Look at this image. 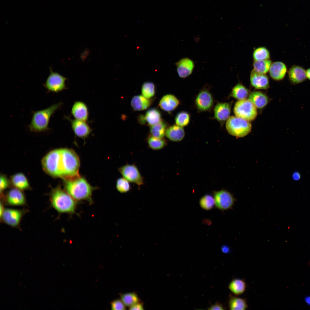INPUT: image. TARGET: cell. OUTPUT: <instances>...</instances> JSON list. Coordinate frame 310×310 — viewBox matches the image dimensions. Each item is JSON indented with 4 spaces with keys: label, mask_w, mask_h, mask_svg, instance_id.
Masks as SVG:
<instances>
[{
    "label": "cell",
    "mask_w": 310,
    "mask_h": 310,
    "mask_svg": "<svg viewBox=\"0 0 310 310\" xmlns=\"http://www.w3.org/2000/svg\"><path fill=\"white\" fill-rule=\"evenodd\" d=\"M64 186L66 191L77 202L87 201L93 202L92 193L94 188L84 178L79 175L65 178Z\"/></svg>",
    "instance_id": "1"
},
{
    "label": "cell",
    "mask_w": 310,
    "mask_h": 310,
    "mask_svg": "<svg viewBox=\"0 0 310 310\" xmlns=\"http://www.w3.org/2000/svg\"><path fill=\"white\" fill-rule=\"evenodd\" d=\"M51 206L59 214L75 213L77 202L66 191L59 187L52 191L50 197Z\"/></svg>",
    "instance_id": "2"
},
{
    "label": "cell",
    "mask_w": 310,
    "mask_h": 310,
    "mask_svg": "<svg viewBox=\"0 0 310 310\" xmlns=\"http://www.w3.org/2000/svg\"><path fill=\"white\" fill-rule=\"evenodd\" d=\"M62 104V102H59L45 109L33 112L32 118L28 126L30 131L40 132L49 130V123L51 116Z\"/></svg>",
    "instance_id": "3"
},
{
    "label": "cell",
    "mask_w": 310,
    "mask_h": 310,
    "mask_svg": "<svg viewBox=\"0 0 310 310\" xmlns=\"http://www.w3.org/2000/svg\"><path fill=\"white\" fill-rule=\"evenodd\" d=\"M61 165L63 177H72L79 176L80 166L79 158L73 150L61 149Z\"/></svg>",
    "instance_id": "4"
},
{
    "label": "cell",
    "mask_w": 310,
    "mask_h": 310,
    "mask_svg": "<svg viewBox=\"0 0 310 310\" xmlns=\"http://www.w3.org/2000/svg\"><path fill=\"white\" fill-rule=\"evenodd\" d=\"M226 128L231 135L243 137L250 132L251 125L249 121L236 116H231L226 120Z\"/></svg>",
    "instance_id": "5"
},
{
    "label": "cell",
    "mask_w": 310,
    "mask_h": 310,
    "mask_svg": "<svg viewBox=\"0 0 310 310\" xmlns=\"http://www.w3.org/2000/svg\"><path fill=\"white\" fill-rule=\"evenodd\" d=\"M256 108L249 100L245 99L235 103L234 112L236 116L249 121L253 120L256 117Z\"/></svg>",
    "instance_id": "6"
},
{
    "label": "cell",
    "mask_w": 310,
    "mask_h": 310,
    "mask_svg": "<svg viewBox=\"0 0 310 310\" xmlns=\"http://www.w3.org/2000/svg\"><path fill=\"white\" fill-rule=\"evenodd\" d=\"M60 149L55 150L49 152L42 160L44 169L53 176L61 177L60 166Z\"/></svg>",
    "instance_id": "7"
},
{
    "label": "cell",
    "mask_w": 310,
    "mask_h": 310,
    "mask_svg": "<svg viewBox=\"0 0 310 310\" xmlns=\"http://www.w3.org/2000/svg\"><path fill=\"white\" fill-rule=\"evenodd\" d=\"M28 210L23 209H18L5 208L0 217L1 222L13 228H20L21 221L23 216Z\"/></svg>",
    "instance_id": "8"
},
{
    "label": "cell",
    "mask_w": 310,
    "mask_h": 310,
    "mask_svg": "<svg viewBox=\"0 0 310 310\" xmlns=\"http://www.w3.org/2000/svg\"><path fill=\"white\" fill-rule=\"evenodd\" d=\"M213 195L215 206L222 211L232 209L236 201L232 194L225 190L215 191Z\"/></svg>",
    "instance_id": "9"
},
{
    "label": "cell",
    "mask_w": 310,
    "mask_h": 310,
    "mask_svg": "<svg viewBox=\"0 0 310 310\" xmlns=\"http://www.w3.org/2000/svg\"><path fill=\"white\" fill-rule=\"evenodd\" d=\"M50 74L44 86L49 92H58L67 88L65 84L66 78L58 73L53 72L50 68Z\"/></svg>",
    "instance_id": "10"
},
{
    "label": "cell",
    "mask_w": 310,
    "mask_h": 310,
    "mask_svg": "<svg viewBox=\"0 0 310 310\" xmlns=\"http://www.w3.org/2000/svg\"><path fill=\"white\" fill-rule=\"evenodd\" d=\"M1 195V201L4 205L11 206H25L27 205L25 196L21 191L18 189L10 190L5 196Z\"/></svg>",
    "instance_id": "11"
},
{
    "label": "cell",
    "mask_w": 310,
    "mask_h": 310,
    "mask_svg": "<svg viewBox=\"0 0 310 310\" xmlns=\"http://www.w3.org/2000/svg\"><path fill=\"white\" fill-rule=\"evenodd\" d=\"M118 170L123 177L130 183L138 186L144 184V180L139 170L133 164H127L119 168Z\"/></svg>",
    "instance_id": "12"
},
{
    "label": "cell",
    "mask_w": 310,
    "mask_h": 310,
    "mask_svg": "<svg viewBox=\"0 0 310 310\" xmlns=\"http://www.w3.org/2000/svg\"><path fill=\"white\" fill-rule=\"evenodd\" d=\"M213 97L207 90L203 89L198 94L195 99V104L198 110L203 112L210 110L214 104Z\"/></svg>",
    "instance_id": "13"
},
{
    "label": "cell",
    "mask_w": 310,
    "mask_h": 310,
    "mask_svg": "<svg viewBox=\"0 0 310 310\" xmlns=\"http://www.w3.org/2000/svg\"><path fill=\"white\" fill-rule=\"evenodd\" d=\"M65 117L70 122L71 128L74 134L78 137L84 139L87 137L91 132L92 129L86 121L72 119L68 116Z\"/></svg>",
    "instance_id": "14"
},
{
    "label": "cell",
    "mask_w": 310,
    "mask_h": 310,
    "mask_svg": "<svg viewBox=\"0 0 310 310\" xmlns=\"http://www.w3.org/2000/svg\"><path fill=\"white\" fill-rule=\"evenodd\" d=\"M175 65L178 75L183 78L189 76L192 73L195 67L193 61L187 57L180 59L176 63Z\"/></svg>",
    "instance_id": "15"
},
{
    "label": "cell",
    "mask_w": 310,
    "mask_h": 310,
    "mask_svg": "<svg viewBox=\"0 0 310 310\" xmlns=\"http://www.w3.org/2000/svg\"><path fill=\"white\" fill-rule=\"evenodd\" d=\"M288 72L289 81L292 84H300L307 79L306 70L302 66L293 65L290 67Z\"/></svg>",
    "instance_id": "16"
},
{
    "label": "cell",
    "mask_w": 310,
    "mask_h": 310,
    "mask_svg": "<svg viewBox=\"0 0 310 310\" xmlns=\"http://www.w3.org/2000/svg\"><path fill=\"white\" fill-rule=\"evenodd\" d=\"M251 85L259 89H266L269 87L268 78L266 74L258 73L253 69L250 75Z\"/></svg>",
    "instance_id": "17"
},
{
    "label": "cell",
    "mask_w": 310,
    "mask_h": 310,
    "mask_svg": "<svg viewBox=\"0 0 310 310\" xmlns=\"http://www.w3.org/2000/svg\"><path fill=\"white\" fill-rule=\"evenodd\" d=\"M288 71L284 63L277 61L272 63L269 71L272 78L276 81H280L284 78Z\"/></svg>",
    "instance_id": "18"
},
{
    "label": "cell",
    "mask_w": 310,
    "mask_h": 310,
    "mask_svg": "<svg viewBox=\"0 0 310 310\" xmlns=\"http://www.w3.org/2000/svg\"><path fill=\"white\" fill-rule=\"evenodd\" d=\"M231 105L227 102H219L216 104L214 109V118L219 122H223L230 117Z\"/></svg>",
    "instance_id": "19"
},
{
    "label": "cell",
    "mask_w": 310,
    "mask_h": 310,
    "mask_svg": "<svg viewBox=\"0 0 310 310\" xmlns=\"http://www.w3.org/2000/svg\"><path fill=\"white\" fill-rule=\"evenodd\" d=\"M71 113L75 119L87 121L88 118L89 112L86 104L82 101H78L74 103Z\"/></svg>",
    "instance_id": "20"
},
{
    "label": "cell",
    "mask_w": 310,
    "mask_h": 310,
    "mask_svg": "<svg viewBox=\"0 0 310 310\" xmlns=\"http://www.w3.org/2000/svg\"><path fill=\"white\" fill-rule=\"evenodd\" d=\"M179 104V100L175 96L168 94L162 98L159 103V106L162 110L170 112L174 110Z\"/></svg>",
    "instance_id": "21"
},
{
    "label": "cell",
    "mask_w": 310,
    "mask_h": 310,
    "mask_svg": "<svg viewBox=\"0 0 310 310\" xmlns=\"http://www.w3.org/2000/svg\"><path fill=\"white\" fill-rule=\"evenodd\" d=\"M139 120L142 124H144L146 122L148 125L151 126L159 123L161 120V114L157 109L151 108L147 111L144 116H140Z\"/></svg>",
    "instance_id": "22"
},
{
    "label": "cell",
    "mask_w": 310,
    "mask_h": 310,
    "mask_svg": "<svg viewBox=\"0 0 310 310\" xmlns=\"http://www.w3.org/2000/svg\"><path fill=\"white\" fill-rule=\"evenodd\" d=\"M165 135L170 141L179 142L183 139L185 132L183 127L176 124L170 126L166 129Z\"/></svg>",
    "instance_id": "23"
},
{
    "label": "cell",
    "mask_w": 310,
    "mask_h": 310,
    "mask_svg": "<svg viewBox=\"0 0 310 310\" xmlns=\"http://www.w3.org/2000/svg\"><path fill=\"white\" fill-rule=\"evenodd\" d=\"M151 103V100L141 95L134 96L131 101L132 107L134 110L137 111L146 109L150 106Z\"/></svg>",
    "instance_id": "24"
},
{
    "label": "cell",
    "mask_w": 310,
    "mask_h": 310,
    "mask_svg": "<svg viewBox=\"0 0 310 310\" xmlns=\"http://www.w3.org/2000/svg\"><path fill=\"white\" fill-rule=\"evenodd\" d=\"M249 100L256 107L261 108L265 107L268 102L267 96L263 93L259 91L252 92L249 96Z\"/></svg>",
    "instance_id": "25"
},
{
    "label": "cell",
    "mask_w": 310,
    "mask_h": 310,
    "mask_svg": "<svg viewBox=\"0 0 310 310\" xmlns=\"http://www.w3.org/2000/svg\"><path fill=\"white\" fill-rule=\"evenodd\" d=\"M246 287V284L244 281L238 278L232 280L228 286L230 291L236 295L243 294L245 291Z\"/></svg>",
    "instance_id": "26"
},
{
    "label": "cell",
    "mask_w": 310,
    "mask_h": 310,
    "mask_svg": "<svg viewBox=\"0 0 310 310\" xmlns=\"http://www.w3.org/2000/svg\"><path fill=\"white\" fill-rule=\"evenodd\" d=\"M150 126V131L151 135L159 138H164L166 130V125L164 122L161 120Z\"/></svg>",
    "instance_id": "27"
},
{
    "label": "cell",
    "mask_w": 310,
    "mask_h": 310,
    "mask_svg": "<svg viewBox=\"0 0 310 310\" xmlns=\"http://www.w3.org/2000/svg\"><path fill=\"white\" fill-rule=\"evenodd\" d=\"M228 305L229 309L232 310H244L248 308V305L245 299L232 296H230V297Z\"/></svg>",
    "instance_id": "28"
},
{
    "label": "cell",
    "mask_w": 310,
    "mask_h": 310,
    "mask_svg": "<svg viewBox=\"0 0 310 310\" xmlns=\"http://www.w3.org/2000/svg\"><path fill=\"white\" fill-rule=\"evenodd\" d=\"M11 181L16 188L21 190L27 189L29 188V184L27 179L22 173L14 175L11 178Z\"/></svg>",
    "instance_id": "29"
},
{
    "label": "cell",
    "mask_w": 310,
    "mask_h": 310,
    "mask_svg": "<svg viewBox=\"0 0 310 310\" xmlns=\"http://www.w3.org/2000/svg\"><path fill=\"white\" fill-rule=\"evenodd\" d=\"M249 94L248 90L242 84L238 83L233 88L231 95L234 98L240 100L245 99Z\"/></svg>",
    "instance_id": "30"
},
{
    "label": "cell",
    "mask_w": 310,
    "mask_h": 310,
    "mask_svg": "<svg viewBox=\"0 0 310 310\" xmlns=\"http://www.w3.org/2000/svg\"><path fill=\"white\" fill-rule=\"evenodd\" d=\"M149 147L152 149L158 150L163 148L167 145L165 139L157 138L151 135L149 136L147 139Z\"/></svg>",
    "instance_id": "31"
},
{
    "label": "cell",
    "mask_w": 310,
    "mask_h": 310,
    "mask_svg": "<svg viewBox=\"0 0 310 310\" xmlns=\"http://www.w3.org/2000/svg\"><path fill=\"white\" fill-rule=\"evenodd\" d=\"M272 63L271 61L269 59L254 61L253 69L258 73L266 74L269 71Z\"/></svg>",
    "instance_id": "32"
},
{
    "label": "cell",
    "mask_w": 310,
    "mask_h": 310,
    "mask_svg": "<svg viewBox=\"0 0 310 310\" xmlns=\"http://www.w3.org/2000/svg\"><path fill=\"white\" fill-rule=\"evenodd\" d=\"M120 295L124 305L129 307L140 302L137 294L134 292L121 293Z\"/></svg>",
    "instance_id": "33"
},
{
    "label": "cell",
    "mask_w": 310,
    "mask_h": 310,
    "mask_svg": "<svg viewBox=\"0 0 310 310\" xmlns=\"http://www.w3.org/2000/svg\"><path fill=\"white\" fill-rule=\"evenodd\" d=\"M253 57L254 61L268 60L270 58V53L265 47H259L254 51Z\"/></svg>",
    "instance_id": "34"
},
{
    "label": "cell",
    "mask_w": 310,
    "mask_h": 310,
    "mask_svg": "<svg viewBox=\"0 0 310 310\" xmlns=\"http://www.w3.org/2000/svg\"><path fill=\"white\" fill-rule=\"evenodd\" d=\"M141 90L142 95L149 99L154 96L155 94V85L151 82H145L142 85Z\"/></svg>",
    "instance_id": "35"
},
{
    "label": "cell",
    "mask_w": 310,
    "mask_h": 310,
    "mask_svg": "<svg viewBox=\"0 0 310 310\" xmlns=\"http://www.w3.org/2000/svg\"><path fill=\"white\" fill-rule=\"evenodd\" d=\"M199 204L202 209L206 210L212 209L215 205L214 197L209 194L203 196L200 199Z\"/></svg>",
    "instance_id": "36"
},
{
    "label": "cell",
    "mask_w": 310,
    "mask_h": 310,
    "mask_svg": "<svg viewBox=\"0 0 310 310\" xmlns=\"http://www.w3.org/2000/svg\"><path fill=\"white\" fill-rule=\"evenodd\" d=\"M190 121V115L185 111L179 112L177 114L175 118L176 124L183 127L188 125Z\"/></svg>",
    "instance_id": "37"
},
{
    "label": "cell",
    "mask_w": 310,
    "mask_h": 310,
    "mask_svg": "<svg viewBox=\"0 0 310 310\" xmlns=\"http://www.w3.org/2000/svg\"><path fill=\"white\" fill-rule=\"evenodd\" d=\"M130 182L123 178H120L117 180L116 187L117 190L120 193H126L131 189Z\"/></svg>",
    "instance_id": "38"
},
{
    "label": "cell",
    "mask_w": 310,
    "mask_h": 310,
    "mask_svg": "<svg viewBox=\"0 0 310 310\" xmlns=\"http://www.w3.org/2000/svg\"><path fill=\"white\" fill-rule=\"evenodd\" d=\"M112 310H125L126 306L121 299H116L111 302Z\"/></svg>",
    "instance_id": "39"
},
{
    "label": "cell",
    "mask_w": 310,
    "mask_h": 310,
    "mask_svg": "<svg viewBox=\"0 0 310 310\" xmlns=\"http://www.w3.org/2000/svg\"><path fill=\"white\" fill-rule=\"evenodd\" d=\"M8 186V183L7 178L2 175L0 177V189L1 193H2Z\"/></svg>",
    "instance_id": "40"
},
{
    "label": "cell",
    "mask_w": 310,
    "mask_h": 310,
    "mask_svg": "<svg viewBox=\"0 0 310 310\" xmlns=\"http://www.w3.org/2000/svg\"><path fill=\"white\" fill-rule=\"evenodd\" d=\"M129 310H144L143 305L140 302L129 307Z\"/></svg>",
    "instance_id": "41"
},
{
    "label": "cell",
    "mask_w": 310,
    "mask_h": 310,
    "mask_svg": "<svg viewBox=\"0 0 310 310\" xmlns=\"http://www.w3.org/2000/svg\"><path fill=\"white\" fill-rule=\"evenodd\" d=\"M210 310H224L223 307L220 304L216 303L211 306L209 308Z\"/></svg>",
    "instance_id": "42"
},
{
    "label": "cell",
    "mask_w": 310,
    "mask_h": 310,
    "mask_svg": "<svg viewBox=\"0 0 310 310\" xmlns=\"http://www.w3.org/2000/svg\"><path fill=\"white\" fill-rule=\"evenodd\" d=\"M301 175L299 172L296 171L293 173L292 175V178L295 181H298L301 178Z\"/></svg>",
    "instance_id": "43"
},
{
    "label": "cell",
    "mask_w": 310,
    "mask_h": 310,
    "mask_svg": "<svg viewBox=\"0 0 310 310\" xmlns=\"http://www.w3.org/2000/svg\"><path fill=\"white\" fill-rule=\"evenodd\" d=\"M304 301L308 305L310 306V296H306L304 298Z\"/></svg>",
    "instance_id": "44"
},
{
    "label": "cell",
    "mask_w": 310,
    "mask_h": 310,
    "mask_svg": "<svg viewBox=\"0 0 310 310\" xmlns=\"http://www.w3.org/2000/svg\"><path fill=\"white\" fill-rule=\"evenodd\" d=\"M306 73L307 79L310 81V68L306 70Z\"/></svg>",
    "instance_id": "45"
},
{
    "label": "cell",
    "mask_w": 310,
    "mask_h": 310,
    "mask_svg": "<svg viewBox=\"0 0 310 310\" xmlns=\"http://www.w3.org/2000/svg\"><path fill=\"white\" fill-rule=\"evenodd\" d=\"M222 250L223 252L226 253L229 251V249L227 246H223L222 247Z\"/></svg>",
    "instance_id": "46"
}]
</instances>
